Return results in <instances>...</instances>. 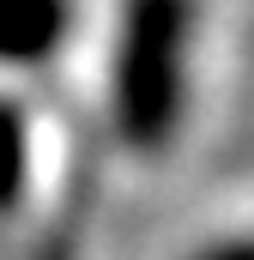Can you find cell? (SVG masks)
I'll return each mask as SVG.
<instances>
[{"instance_id":"cell-2","label":"cell","mask_w":254,"mask_h":260,"mask_svg":"<svg viewBox=\"0 0 254 260\" xmlns=\"http://www.w3.org/2000/svg\"><path fill=\"white\" fill-rule=\"evenodd\" d=\"M73 30V0H0V67H43Z\"/></svg>"},{"instance_id":"cell-1","label":"cell","mask_w":254,"mask_h":260,"mask_svg":"<svg viewBox=\"0 0 254 260\" xmlns=\"http://www.w3.org/2000/svg\"><path fill=\"white\" fill-rule=\"evenodd\" d=\"M194 0H127L109 67V115L133 151H164L188 103Z\"/></svg>"},{"instance_id":"cell-3","label":"cell","mask_w":254,"mask_h":260,"mask_svg":"<svg viewBox=\"0 0 254 260\" xmlns=\"http://www.w3.org/2000/svg\"><path fill=\"white\" fill-rule=\"evenodd\" d=\"M24 176H30V121L12 97H0V218L18 212Z\"/></svg>"},{"instance_id":"cell-4","label":"cell","mask_w":254,"mask_h":260,"mask_svg":"<svg viewBox=\"0 0 254 260\" xmlns=\"http://www.w3.org/2000/svg\"><path fill=\"white\" fill-rule=\"evenodd\" d=\"M194 260H254V236H248V242H224V248H206V254H194Z\"/></svg>"},{"instance_id":"cell-5","label":"cell","mask_w":254,"mask_h":260,"mask_svg":"<svg viewBox=\"0 0 254 260\" xmlns=\"http://www.w3.org/2000/svg\"><path fill=\"white\" fill-rule=\"evenodd\" d=\"M43 260H67V254H61V248H49V254H43Z\"/></svg>"}]
</instances>
